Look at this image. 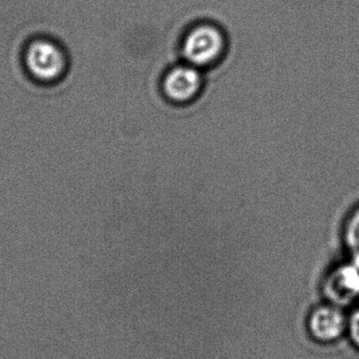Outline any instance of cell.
<instances>
[{"mask_svg": "<svg viewBox=\"0 0 359 359\" xmlns=\"http://www.w3.org/2000/svg\"><path fill=\"white\" fill-rule=\"evenodd\" d=\"M350 333H351L352 339L359 347V310L354 312L350 320Z\"/></svg>", "mask_w": 359, "mask_h": 359, "instance_id": "obj_6", "label": "cell"}, {"mask_svg": "<svg viewBox=\"0 0 359 359\" xmlns=\"http://www.w3.org/2000/svg\"><path fill=\"white\" fill-rule=\"evenodd\" d=\"M310 332L320 341H332L339 339L346 328L343 312L332 306H323L312 312L308 322Z\"/></svg>", "mask_w": 359, "mask_h": 359, "instance_id": "obj_4", "label": "cell"}, {"mask_svg": "<svg viewBox=\"0 0 359 359\" xmlns=\"http://www.w3.org/2000/svg\"><path fill=\"white\" fill-rule=\"evenodd\" d=\"M228 38L224 29L211 21H201L191 25L180 44L183 62L201 71L217 67L225 58Z\"/></svg>", "mask_w": 359, "mask_h": 359, "instance_id": "obj_1", "label": "cell"}, {"mask_svg": "<svg viewBox=\"0 0 359 359\" xmlns=\"http://www.w3.org/2000/svg\"><path fill=\"white\" fill-rule=\"evenodd\" d=\"M341 240L350 259L359 263V203L352 207L344 219Z\"/></svg>", "mask_w": 359, "mask_h": 359, "instance_id": "obj_5", "label": "cell"}, {"mask_svg": "<svg viewBox=\"0 0 359 359\" xmlns=\"http://www.w3.org/2000/svg\"><path fill=\"white\" fill-rule=\"evenodd\" d=\"M25 62L29 75L42 83L58 81L67 69V55L50 40L32 42L25 52Z\"/></svg>", "mask_w": 359, "mask_h": 359, "instance_id": "obj_3", "label": "cell"}, {"mask_svg": "<svg viewBox=\"0 0 359 359\" xmlns=\"http://www.w3.org/2000/svg\"><path fill=\"white\" fill-rule=\"evenodd\" d=\"M204 86L203 71L186 62L168 69L160 84L164 99L176 107H187L196 102Z\"/></svg>", "mask_w": 359, "mask_h": 359, "instance_id": "obj_2", "label": "cell"}]
</instances>
